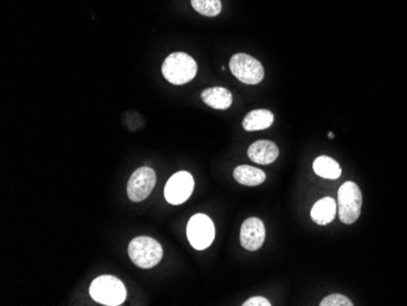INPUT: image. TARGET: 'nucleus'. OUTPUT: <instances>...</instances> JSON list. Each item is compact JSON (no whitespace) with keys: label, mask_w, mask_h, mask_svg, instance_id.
Returning <instances> with one entry per match:
<instances>
[{"label":"nucleus","mask_w":407,"mask_h":306,"mask_svg":"<svg viewBox=\"0 0 407 306\" xmlns=\"http://www.w3.org/2000/svg\"><path fill=\"white\" fill-rule=\"evenodd\" d=\"M274 121L272 112L266 109H257L250 111L242 120V129L247 132L262 131L271 127Z\"/></svg>","instance_id":"nucleus-13"},{"label":"nucleus","mask_w":407,"mask_h":306,"mask_svg":"<svg viewBox=\"0 0 407 306\" xmlns=\"http://www.w3.org/2000/svg\"><path fill=\"white\" fill-rule=\"evenodd\" d=\"M198 65L194 59L186 53H172L162 64L164 77L174 86H182L191 82L196 76Z\"/></svg>","instance_id":"nucleus-1"},{"label":"nucleus","mask_w":407,"mask_h":306,"mask_svg":"<svg viewBox=\"0 0 407 306\" xmlns=\"http://www.w3.org/2000/svg\"><path fill=\"white\" fill-rule=\"evenodd\" d=\"M191 3L195 11L203 16L213 18L221 13V0H191Z\"/></svg>","instance_id":"nucleus-16"},{"label":"nucleus","mask_w":407,"mask_h":306,"mask_svg":"<svg viewBox=\"0 0 407 306\" xmlns=\"http://www.w3.org/2000/svg\"><path fill=\"white\" fill-rule=\"evenodd\" d=\"M338 214L342 224H351L359 220L362 207V193L354 182H345L338 190Z\"/></svg>","instance_id":"nucleus-4"},{"label":"nucleus","mask_w":407,"mask_h":306,"mask_svg":"<svg viewBox=\"0 0 407 306\" xmlns=\"http://www.w3.org/2000/svg\"><path fill=\"white\" fill-rule=\"evenodd\" d=\"M244 306H271L272 304L264 297H254L247 299V302L242 304Z\"/></svg>","instance_id":"nucleus-18"},{"label":"nucleus","mask_w":407,"mask_h":306,"mask_svg":"<svg viewBox=\"0 0 407 306\" xmlns=\"http://www.w3.org/2000/svg\"><path fill=\"white\" fill-rule=\"evenodd\" d=\"M186 237L196 251L208 248L215 239V226L211 219L203 214L191 216L186 224Z\"/></svg>","instance_id":"nucleus-5"},{"label":"nucleus","mask_w":407,"mask_h":306,"mask_svg":"<svg viewBox=\"0 0 407 306\" xmlns=\"http://www.w3.org/2000/svg\"><path fill=\"white\" fill-rule=\"evenodd\" d=\"M194 190V178L186 171H179L169 177L165 187V199L167 203L179 205L186 202Z\"/></svg>","instance_id":"nucleus-8"},{"label":"nucleus","mask_w":407,"mask_h":306,"mask_svg":"<svg viewBox=\"0 0 407 306\" xmlns=\"http://www.w3.org/2000/svg\"><path fill=\"white\" fill-rule=\"evenodd\" d=\"M155 183V171L152 168H139L130 176L127 185V195L135 203L143 202L152 193Z\"/></svg>","instance_id":"nucleus-7"},{"label":"nucleus","mask_w":407,"mask_h":306,"mask_svg":"<svg viewBox=\"0 0 407 306\" xmlns=\"http://www.w3.org/2000/svg\"><path fill=\"white\" fill-rule=\"evenodd\" d=\"M128 255L138 268H152L162 259V248L154 238L142 236L130 241Z\"/></svg>","instance_id":"nucleus-3"},{"label":"nucleus","mask_w":407,"mask_h":306,"mask_svg":"<svg viewBox=\"0 0 407 306\" xmlns=\"http://www.w3.org/2000/svg\"><path fill=\"white\" fill-rule=\"evenodd\" d=\"M352 302L347 297H344L342 294H330L328 297H325L322 302H320V306H352Z\"/></svg>","instance_id":"nucleus-17"},{"label":"nucleus","mask_w":407,"mask_h":306,"mask_svg":"<svg viewBox=\"0 0 407 306\" xmlns=\"http://www.w3.org/2000/svg\"><path fill=\"white\" fill-rule=\"evenodd\" d=\"M234 180L242 186H260L266 181V173L260 168H252L249 165H240L234 170Z\"/></svg>","instance_id":"nucleus-14"},{"label":"nucleus","mask_w":407,"mask_h":306,"mask_svg":"<svg viewBox=\"0 0 407 306\" xmlns=\"http://www.w3.org/2000/svg\"><path fill=\"white\" fill-rule=\"evenodd\" d=\"M328 137H330V138H334V134L330 132V133H328Z\"/></svg>","instance_id":"nucleus-19"},{"label":"nucleus","mask_w":407,"mask_h":306,"mask_svg":"<svg viewBox=\"0 0 407 306\" xmlns=\"http://www.w3.org/2000/svg\"><path fill=\"white\" fill-rule=\"evenodd\" d=\"M266 238L264 224L257 217H250L244 221L240 229V244L244 249L256 251L264 246Z\"/></svg>","instance_id":"nucleus-9"},{"label":"nucleus","mask_w":407,"mask_h":306,"mask_svg":"<svg viewBox=\"0 0 407 306\" xmlns=\"http://www.w3.org/2000/svg\"><path fill=\"white\" fill-rule=\"evenodd\" d=\"M313 171L322 178L338 180L342 175V168L335 160L330 156H318L313 161Z\"/></svg>","instance_id":"nucleus-15"},{"label":"nucleus","mask_w":407,"mask_h":306,"mask_svg":"<svg viewBox=\"0 0 407 306\" xmlns=\"http://www.w3.org/2000/svg\"><path fill=\"white\" fill-rule=\"evenodd\" d=\"M338 212V204L333 198L325 197L318 200L311 209V219L313 222L320 226H325L335 219Z\"/></svg>","instance_id":"nucleus-11"},{"label":"nucleus","mask_w":407,"mask_h":306,"mask_svg":"<svg viewBox=\"0 0 407 306\" xmlns=\"http://www.w3.org/2000/svg\"><path fill=\"white\" fill-rule=\"evenodd\" d=\"M247 155L256 164L269 165L277 160L279 149L271 141H257L249 147Z\"/></svg>","instance_id":"nucleus-10"},{"label":"nucleus","mask_w":407,"mask_h":306,"mask_svg":"<svg viewBox=\"0 0 407 306\" xmlns=\"http://www.w3.org/2000/svg\"><path fill=\"white\" fill-rule=\"evenodd\" d=\"M201 99L210 108L216 109V110H225L233 103L232 93L223 87H213V88L205 89L201 93Z\"/></svg>","instance_id":"nucleus-12"},{"label":"nucleus","mask_w":407,"mask_h":306,"mask_svg":"<svg viewBox=\"0 0 407 306\" xmlns=\"http://www.w3.org/2000/svg\"><path fill=\"white\" fill-rule=\"evenodd\" d=\"M230 69L232 74L245 84H257L264 80V66L261 65L260 61L244 53L232 56Z\"/></svg>","instance_id":"nucleus-6"},{"label":"nucleus","mask_w":407,"mask_h":306,"mask_svg":"<svg viewBox=\"0 0 407 306\" xmlns=\"http://www.w3.org/2000/svg\"><path fill=\"white\" fill-rule=\"evenodd\" d=\"M89 293L96 302L108 306L121 305L127 297L126 287L121 280L108 275L98 277L93 280Z\"/></svg>","instance_id":"nucleus-2"}]
</instances>
